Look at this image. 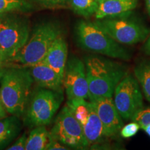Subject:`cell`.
Returning <instances> with one entry per match:
<instances>
[{
	"label": "cell",
	"instance_id": "cell-23",
	"mask_svg": "<svg viewBox=\"0 0 150 150\" xmlns=\"http://www.w3.org/2000/svg\"><path fill=\"white\" fill-rule=\"evenodd\" d=\"M42 7L47 8H61L69 6V0H33Z\"/></svg>",
	"mask_w": 150,
	"mask_h": 150
},
{
	"label": "cell",
	"instance_id": "cell-18",
	"mask_svg": "<svg viewBox=\"0 0 150 150\" xmlns=\"http://www.w3.org/2000/svg\"><path fill=\"white\" fill-rule=\"evenodd\" d=\"M50 141V132L45 126L35 127L27 137L26 150H43Z\"/></svg>",
	"mask_w": 150,
	"mask_h": 150
},
{
	"label": "cell",
	"instance_id": "cell-5",
	"mask_svg": "<svg viewBox=\"0 0 150 150\" xmlns=\"http://www.w3.org/2000/svg\"><path fill=\"white\" fill-rule=\"evenodd\" d=\"M30 36L27 18L8 13L0 15V59L4 63L10 61L18 53Z\"/></svg>",
	"mask_w": 150,
	"mask_h": 150
},
{
	"label": "cell",
	"instance_id": "cell-21",
	"mask_svg": "<svg viewBox=\"0 0 150 150\" xmlns=\"http://www.w3.org/2000/svg\"><path fill=\"white\" fill-rule=\"evenodd\" d=\"M32 8L25 0H0V15L13 12H27Z\"/></svg>",
	"mask_w": 150,
	"mask_h": 150
},
{
	"label": "cell",
	"instance_id": "cell-29",
	"mask_svg": "<svg viewBox=\"0 0 150 150\" xmlns=\"http://www.w3.org/2000/svg\"><path fill=\"white\" fill-rule=\"evenodd\" d=\"M145 2L146 5V8H147V13L150 17V0H145Z\"/></svg>",
	"mask_w": 150,
	"mask_h": 150
},
{
	"label": "cell",
	"instance_id": "cell-27",
	"mask_svg": "<svg viewBox=\"0 0 150 150\" xmlns=\"http://www.w3.org/2000/svg\"><path fill=\"white\" fill-rule=\"evenodd\" d=\"M142 50L145 54L150 56V35L148 36L147 40H145V44L142 47Z\"/></svg>",
	"mask_w": 150,
	"mask_h": 150
},
{
	"label": "cell",
	"instance_id": "cell-3",
	"mask_svg": "<svg viewBox=\"0 0 150 150\" xmlns=\"http://www.w3.org/2000/svg\"><path fill=\"white\" fill-rule=\"evenodd\" d=\"M75 38L79 46L91 53L110 59L129 61L131 54L97 24L95 21L81 20L75 27Z\"/></svg>",
	"mask_w": 150,
	"mask_h": 150
},
{
	"label": "cell",
	"instance_id": "cell-7",
	"mask_svg": "<svg viewBox=\"0 0 150 150\" xmlns=\"http://www.w3.org/2000/svg\"><path fill=\"white\" fill-rule=\"evenodd\" d=\"M63 93L40 88L35 92L26 112L27 126H45L51 122L63 102Z\"/></svg>",
	"mask_w": 150,
	"mask_h": 150
},
{
	"label": "cell",
	"instance_id": "cell-31",
	"mask_svg": "<svg viewBox=\"0 0 150 150\" xmlns=\"http://www.w3.org/2000/svg\"><path fill=\"white\" fill-rule=\"evenodd\" d=\"M4 64V63L1 61V60L0 59V76H1V74H2L4 70V69H3Z\"/></svg>",
	"mask_w": 150,
	"mask_h": 150
},
{
	"label": "cell",
	"instance_id": "cell-26",
	"mask_svg": "<svg viewBox=\"0 0 150 150\" xmlns=\"http://www.w3.org/2000/svg\"><path fill=\"white\" fill-rule=\"evenodd\" d=\"M70 148H68L67 146H65L62 144L61 142H60L58 140L52 139L50 138V141H49L48 144L46 146L45 149H69Z\"/></svg>",
	"mask_w": 150,
	"mask_h": 150
},
{
	"label": "cell",
	"instance_id": "cell-16",
	"mask_svg": "<svg viewBox=\"0 0 150 150\" xmlns=\"http://www.w3.org/2000/svg\"><path fill=\"white\" fill-rule=\"evenodd\" d=\"M22 129L19 117L11 115L0 119V149L6 147L13 140Z\"/></svg>",
	"mask_w": 150,
	"mask_h": 150
},
{
	"label": "cell",
	"instance_id": "cell-13",
	"mask_svg": "<svg viewBox=\"0 0 150 150\" xmlns=\"http://www.w3.org/2000/svg\"><path fill=\"white\" fill-rule=\"evenodd\" d=\"M67 61V44L62 35L56 39L42 61L55 70L63 79Z\"/></svg>",
	"mask_w": 150,
	"mask_h": 150
},
{
	"label": "cell",
	"instance_id": "cell-24",
	"mask_svg": "<svg viewBox=\"0 0 150 150\" xmlns=\"http://www.w3.org/2000/svg\"><path fill=\"white\" fill-rule=\"evenodd\" d=\"M140 129V125L136 122L132 121L131 122L122 127L120 132V135L122 138H129L134 136L138 133Z\"/></svg>",
	"mask_w": 150,
	"mask_h": 150
},
{
	"label": "cell",
	"instance_id": "cell-20",
	"mask_svg": "<svg viewBox=\"0 0 150 150\" xmlns=\"http://www.w3.org/2000/svg\"><path fill=\"white\" fill-rule=\"evenodd\" d=\"M99 3L96 0H69V6L78 16L89 18L95 16Z\"/></svg>",
	"mask_w": 150,
	"mask_h": 150
},
{
	"label": "cell",
	"instance_id": "cell-12",
	"mask_svg": "<svg viewBox=\"0 0 150 150\" xmlns=\"http://www.w3.org/2000/svg\"><path fill=\"white\" fill-rule=\"evenodd\" d=\"M27 67L31 72L33 81L39 87L63 93V78L52 67L42 61Z\"/></svg>",
	"mask_w": 150,
	"mask_h": 150
},
{
	"label": "cell",
	"instance_id": "cell-2",
	"mask_svg": "<svg viewBox=\"0 0 150 150\" xmlns=\"http://www.w3.org/2000/svg\"><path fill=\"white\" fill-rule=\"evenodd\" d=\"M33 79L27 66L4 69L0 76V97L6 110L20 117L25 112Z\"/></svg>",
	"mask_w": 150,
	"mask_h": 150
},
{
	"label": "cell",
	"instance_id": "cell-8",
	"mask_svg": "<svg viewBox=\"0 0 150 150\" xmlns=\"http://www.w3.org/2000/svg\"><path fill=\"white\" fill-rule=\"evenodd\" d=\"M50 138L73 149H83L89 147L84 136L83 127L67 104L56 116L50 132Z\"/></svg>",
	"mask_w": 150,
	"mask_h": 150
},
{
	"label": "cell",
	"instance_id": "cell-30",
	"mask_svg": "<svg viewBox=\"0 0 150 150\" xmlns=\"http://www.w3.org/2000/svg\"><path fill=\"white\" fill-rule=\"evenodd\" d=\"M142 130L145 131L146 134L150 137V125H147V126H146L145 127H144V128L142 129Z\"/></svg>",
	"mask_w": 150,
	"mask_h": 150
},
{
	"label": "cell",
	"instance_id": "cell-14",
	"mask_svg": "<svg viewBox=\"0 0 150 150\" xmlns=\"http://www.w3.org/2000/svg\"><path fill=\"white\" fill-rule=\"evenodd\" d=\"M138 3V0H105L99 4L95 18L100 20L129 13L136 8Z\"/></svg>",
	"mask_w": 150,
	"mask_h": 150
},
{
	"label": "cell",
	"instance_id": "cell-11",
	"mask_svg": "<svg viewBox=\"0 0 150 150\" xmlns=\"http://www.w3.org/2000/svg\"><path fill=\"white\" fill-rule=\"evenodd\" d=\"M90 102L93 104L102 122L105 137H112L117 134L122 128L124 123L112 97H104Z\"/></svg>",
	"mask_w": 150,
	"mask_h": 150
},
{
	"label": "cell",
	"instance_id": "cell-10",
	"mask_svg": "<svg viewBox=\"0 0 150 150\" xmlns=\"http://www.w3.org/2000/svg\"><path fill=\"white\" fill-rule=\"evenodd\" d=\"M63 85L67 99H89L88 83L84 61L76 56H72L67 61Z\"/></svg>",
	"mask_w": 150,
	"mask_h": 150
},
{
	"label": "cell",
	"instance_id": "cell-1",
	"mask_svg": "<svg viewBox=\"0 0 150 150\" xmlns=\"http://www.w3.org/2000/svg\"><path fill=\"white\" fill-rule=\"evenodd\" d=\"M84 63L90 101L112 97L116 86L129 73L125 65L106 56H87L84 59Z\"/></svg>",
	"mask_w": 150,
	"mask_h": 150
},
{
	"label": "cell",
	"instance_id": "cell-19",
	"mask_svg": "<svg viewBox=\"0 0 150 150\" xmlns=\"http://www.w3.org/2000/svg\"><path fill=\"white\" fill-rule=\"evenodd\" d=\"M70 107L76 119L83 126L88 119L91 111L92 104L84 99H73L66 104Z\"/></svg>",
	"mask_w": 150,
	"mask_h": 150
},
{
	"label": "cell",
	"instance_id": "cell-22",
	"mask_svg": "<svg viewBox=\"0 0 150 150\" xmlns=\"http://www.w3.org/2000/svg\"><path fill=\"white\" fill-rule=\"evenodd\" d=\"M131 120L136 122L142 129L150 125V107H142L134 114Z\"/></svg>",
	"mask_w": 150,
	"mask_h": 150
},
{
	"label": "cell",
	"instance_id": "cell-25",
	"mask_svg": "<svg viewBox=\"0 0 150 150\" xmlns=\"http://www.w3.org/2000/svg\"><path fill=\"white\" fill-rule=\"evenodd\" d=\"M27 135L24 134L20 138L17 139L12 145L10 146L8 148H6L8 150H24L26 147L27 140Z\"/></svg>",
	"mask_w": 150,
	"mask_h": 150
},
{
	"label": "cell",
	"instance_id": "cell-4",
	"mask_svg": "<svg viewBox=\"0 0 150 150\" xmlns=\"http://www.w3.org/2000/svg\"><path fill=\"white\" fill-rule=\"evenodd\" d=\"M63 31L59 23L53 21L38 24L24 47L10 62L31 66L40 63L57 38L63 35Z\"/></svg>",
	"mask_w": 150,
	"mask_h": 150
},
{
	"label": "cell",
	"instance_id": "cell-6",
	"mask_svg": "<svg viewBox=\"0 0 150 150\" xmlns=\"http://www.w3.org/2000/svg\"><path fill=\"white\" fill-rule=\"evenodd\" d=\"M129 13L96 20L98 24L112 38L121 45H131L143 42L150 35V29Z\"/></svg>",
	"mask_w": 150,
	"mask_h": 150
},
{
	"label": "cell",
	"instance_id": "cell-17",
	"mask_svg": "<svg viewBox=\"0 0 150 150\" xmlns=\"http://www.w3.org/2000/svg\"><path fill=\"white\" fill-rule=\"evenodd\" d=\"M134 73L144 97L150 103V60H145L138 63Z\"/></svg>",
	"mask_w": 150,
	"mask_h": 150
},
{
	"label": "cell",
	"instance_id": "cell-9",
	"mask_svg": "<svg viewBox=\"0 0 150 150\" xmlns=\"http://www.w3.org/2000/svg\"><path fill=\"white\" fill-rule=\"evenodd\" d=\"M112 99L124 120H131L134 114L144 107L143 94L134 75L128 73L118 83Z\"/></svg>",
	"mask_w": 150,
	"mask_h": 150
},
{
	"label": "cell",
	"instance_id": "cell-28",
	"mask_svg": "<svg viewBox=\"0 0 150 150\" xmlns=\"http://www.w3.org/2000/svg\"><path fill=\"white\" fill-rule=\"evenodd\" d=\"M7 113H8V112L6 110L4 106V105L2 104V102H1V97H0V119L4 117H6Z\"/></svg>",
	"mask_w": 150,
	"mask_h": 150
},
{
	"label": "cell",
	"instance_id": "cell-32",
	"mask_svg": "<svg viewBox=\"0 0 150 150\" xmlns=\"http://www.w3.org/2000/svg\"><path fill=\"white\" fill-rule=\"evenodd\" d=\"M96 1H97V2H98V3L99 4V3L102 2V1H105V0H96Z\"/></svg>",
	"mask_w": 150,
	"mask_h": 150
},
{
	"label": "cell",
	"instance_id": "cell-15",
	"mask_svg": "<svg viewBox=\"0 0 150 150\" xmlns=\"http://www.w3.org/2000/svg\"><path fill=\"white\" fill-rule=\"evenodd\" d=\"M82 127L84 136L89 146L100 143L104 139L105 137L104 127L93 104L88 119Z\"/></svg>",
	"mask_w": 150,
	"mask_h": 150
}]
</instances>
